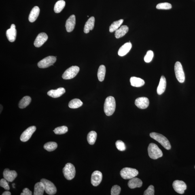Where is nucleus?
<instances>
[{
    "label": "nucleus",
    "mask_w": 195,
    "mask_h": 195,
    "mask_svg": "<svg viewBox=\"0 0 195 195\" xmlns=\"http://www.w3.org/2000/svg\"><path fill=\"white\" fill-rule=\"evenodd\" d=\"M116 109V102L115 98L109 96L105 100L104 106V110L106 115L110 116L113 115Z\"/></svg>",
    "instance_id": "1"
},
{
    "label": "nucleus",
    "mask_w": 195,
    "mask_h": 195,
    "mask_svg": "<svg viewBox=\"0 0 195 195\" xmlns=\"http://www.w3.org/2000/svg\"><path fill=\"white\" fill-rule=\"evenodd\" d=\"M150 137L160 143L165 149L167 150L171 149V146L169 140L163 135L160 133L152 132L150 134Z\"/></svg>",
    "instance_id": "2"
},
{
    "label": "nucleus",
    "mask_w": 195,
    "mask_h": 195,
    "mask_svg": "<svg viewBox=\"0 0 195 195\" xmlns=\"http://www.w3.org/2000/svg\"><path fill=\"white\" fill-rule=\"evenodd\" d=\"M149 156L153 160H157L163 156V153L158 146L154 143H150L148 147Z\"/></svg>",
    "instance_id": "3"
},
{
    "label": "nucleus",
    "mask_w": 195,
    "mask_h": 195,
    "mask_svg": "<svg viewBox=\"0 0 195 195\" xmlns=\"http://www.w3.org/2000/svg\"><path fill=\"white\" fill-rule=\"evenodd\" d=\"M139 174V171L134 168L126 167L123 168L120 172V175L123 179H130L136 177Z\"/></svg>",
    "instance_id": "4"
},
{
    "label": "nucleus",
    "mask_w": 195,
    "mask_h": 195,
    "mask_svg": "<svg viewBox=\"0 0 195 195\" xmlns=\"http://www.w3.org/2000/svg\"><path fill=\"white\" fill-rule=\"evenodd\" d=\"M63 175L65 178L70 180L75 177L76 175V170L75 166L71 163L66 164L62 170Z\"/></svg>",
    "instance_id": "5"
},
{
    "label": "nucleus",
    "mask_w": 195,
    "mask_h": 195,
    "mask_svg": "<svg viewBox=\"0 0 195 195\" xmlns=\"http://www.w3.org/2000/svg\"><path fill=\"white\" fill-rule=\"evenodd\" d=\"M174 69H175L176 77L177 80L181 83L184 82L185 80V74L183 66L180 62H176Z\"/></svg>",
    "instance_id": "6"
},
{
    "label": "nucleus",
    "mask_w": 195,
    "mask_h": 195,
    "mask_svg": "<svg viewBox=\"0 0 195 195\" xmlns=\"http://www.w3.org/2000/svg\"><path fill=\"white\" fill-rule=\"evenodd\" d=\"M79 68L78 66H72L64 72L62 75V78L65 79H69L74 78L79 73Z\"/></svg>",
    "instance_id": "7"
},
{
    "label": "nucleus",
    "mask_w": 195,
    "mask_h": 195,
    "mask_svg": "<svg viewBox=\"0 0 195 195\" xmlns=\"http://www.w3.org/2000/svg\"><path fill=\"white\" fill-rule=\"evenodd\" d=\"M40 181L44 185L45 190L47 194L53 195L56 193V187L52 182L45 179H42Z\"/></svg>",
    "instance_id": "8"
},
{
    "label": "nucleus",
    "mask_w": 195,
    "mask_h": 195,
    "mask_svg": "<svg viewBox=\"0 0 195 195\" xmlns=\"http://www.w3.org/2000/svg\"><path fill=\"white\" fill-rule=\"evenodd\" d=\"M56 58L54 56H49L39 61L38 63V66L41 69H45L50 67L56 62Z\"/></svg>",
    "instance_id": "9"
},
{
    "label": "nucleus",
    "mask_w": 195,
    "mask_h": 195,
    "mask_svg": "<svg viewBox=\"0 0 195 195\" xmlns=\"http://www.w3.org/2000/svg\"><path fill=\"white\" fill-rule=\"evenodd\" d=\"M36 130V128L35 126L29 127L22 134L20 138V140L23 142H26L29 140Z\"/></svg>",
    "instance_id": "10"
},
{
    "label": "nucleus",
    "mask_w": 195,
    "mask_h": 195,
    "mask_svg": "<svg viewBox=\"0 0 195 195\" xmlns=\"http://www.w3.org/2000/svg\"><path fill=\"white\" fill-rule=\"evenodd\" d=\"M174 190L180 194L184 193L186 190L187 186L186 183L183 181L177 180L174 181L172 184Z\"/></svg>",
    "instance_id": "11"
},
{
    "label": "nucleus",
    "mask_w": 195,
    "mask_h": 195,
    "mask_svg": "<svg viewBox=\"0 0 195 195\" xmlns=\"http://www.w3.org/2000/svg\"><path fill=\"white\" fill-rule=\"evenodd\" d=\"M102 174L99 171H94L92 174L91 181L93 186H98L101 183L102 180Z\"/></svg>",
    "instance_id": "12"
},
{
    "label": "nucleus",
    "mask_w": 195,
    "mask_h": 195,
    "mask_svg": "<svg viewBox=\"0 0 195 195\" xmlns=\"http://www.w3.org/2000/svg\"><path fill=\"white\" fill-rule=\"evenodd\" d=\"M48 37L45 33H41L37 35L34 44L37 47H41L48 39Z\"/></svg>",
    "instance_id": "13"
},
{
    "label": "nucleus",
    "mask_w": 195,
    "mask_h": 195,
    "mask_svg": "<svg viewBox=\"0 0 195 195\" xmlns=\"http://www.w3.org/2000/svg\"><path fill=\"white\" fill-rule=\"evenodd\" d=\"M3 174L4 179L9 182H12L18 176V174L14 170L10 171L8 168H6L4 170Z\"/></svg>",
    "instance_id": "14"
},
{
    "label": "nucleus",
    "mask_w": 195,
    "mask_h": 195,
    "mask_svg": "<svg viewBox=\"0 0 195 195\" xmlns=\"http://www.w3.org/2000/svg\"><path fill=\"white\" fill-rule=\"evenodd\" d=\"M135 104L137 107L140 109H146L149 105V100L146 97H140L136 100Z\"/></svg>",
    "instance_id": "15"
},
{
    "label": "nucleus",
    "mask_w": 195,
    "mask_h": 195,
    "mask_svg": "<svg viewBox=\"0 0 195 195\" xmlns=\"http://www.w3.org/2000/svg\"><path fill=\"white\" fill-rule=\"evenodd\" d=\"M16 26L14 24L11 25L10 29L7 30L6 36L7 39L10 42H14L15 40L16 37Z\"/></svg>",
    "instance_id": "16"
},
{
    "label": "nucleus",
    "mask_w": 195,
    "mask_h": 195,
    "mask_svg": "<svg viewBox=\"0 0 195 195\" xmlns=\"http://www.w3.org/2000/svg\"><path fill=\"white\" fill-rule=\"evenodd\" d=\"M76 24V17L75 15H72L66 21V28L68 32H71L74 29Z\"/></svg>",
    "instance_id": "17"
},
{
    "label": "nucleus",
    "mask_w": 195,
    "mask_h": 195,
    "mask_svg": "<svg viewBox=\"0 0 195 195\" xmlns=\"http://www.w3.org/2000/svg\"><path fill=\"white\" fill-rule=\"evenodd\" d=\"M66 92L65 89L63 88H60L56 90H51L47 92V95L53 98L60 97Z\"/></svg>",
    "instance_id": "18"
},
{
    "label": "nucleus",
    "mask_w": 195,
    "mask_h": 195,
    "mask_svg": "<svg viewBox=\"0 0 195 195\" xmlns=\"http://www.w3.org/2000/svg\"><path fill=\"white\" fill-rule=\"evenodd\" d=\"M132 44L130 42H127L119 49L118 52L119 56H123L128 53L132 48Z\"/></svg>",
    "instance_id": "19"
},
{
    "label": "nucleus",
    "mask_w": 195,
    "mask_h": 195,
    "mask_svg": "<svg viewBox=\"0 0 195 195\" xmlns=\"http://www.w3.org/2000/svg\"><path fill=\"white\" fill-rule=\"evenodd\" d=\"M128 185L130 188L133 189L136 187H141L143 185V182L139 178L134 177L129 180Z\"/></svg>",
    "instance_id": "20"
},
{
    "label": "nucleus",
    "mask_w": 195,
    "mask_h": 195,
    "mask_svg": "<svg viewBox=\"0 0 195 195\" xmlns=\"http://www.w3.org/2000/svg\"><path fill=\"white\" fill-rule=\"evenodd\" d=\"M95 24V18L93 16L90 17L85 24L84 32L85 33H88L90 31L94 29Z\"/></svg>",
    "instance_id": "21"
},
{
    "label": "nucleus",
    "mask_w": 195,
    "mask_h": 195,
    "mask_svg": "<svg viewBox=\"0 0 195 195\" xmlns=\"http://www.w3.org/2000/svg\"><path fill=\"white\" fill-rule=\"evenodd\" d=\"M129 28L127 26L123 25L115 31V37L116 39H119L123 37L127 33Z\"/></svg>",
    "instance_id": "22"
},
{
    "label": "nucleus",
    "mask_w": 195,
    "mask_h": 195,
    "mask_svg": "<svg viewBox=\"0 0 195 195\" xmlns=\"http://www.w3.org/2000/svg\"><path fill=\"white\" fill-rule=\"evenodd\" d=\"M40 12V9L38 6L33 7L31 11L29 16V20L30 22H33L37 20Z\"/></svg>",
    "instance_id": "23"
},
{
    "label": "nucleus",
    "mask_w": 195,
    "mask_h": 195,
    "mask_svg": "<svg viewBox=\"0 0 195 195\" xmlns=\"http://www.w3.org/2000/svg\"><path fill=\"white\" fill-rule=\"evenodd\" d=\"M166 87V80L164 76L161 77L160 83L157 88V92L159 95H161L165 91Z\"/></svg>",
    "instance_id": "24"
},
{
    "label": "nucleus",
    "mask_w": 195,
    "mask_h": 195,
    "mask_svg": "<svg viewBox=\"0 0 195 195\" xmlns=\"http://www.w3.org/2000/svg\"><path fill=\"white\" fill-rule=\"evenodd\" d=\"M130 81L131 86L133 87H140L145 84V81L143 79L135 77H131Z\"/></svg>",
    "instance_id": "25"
},
{
    "label": "nucleus",
    "mask_w": 195,
    "mask_h": 195,
    "mask_svg": "<svg viewBox=\"0 0 195 195\" xmlns=\"http://www.w3.org/2000/svg\"><path fill=\"white\" fill-rule=\"evenodd\" d=\"M45 191L44 185L40 181L35 184L34 188V195H43Z\"/></svg>",
    "instance_id": "26"
},
{
    "label": "nucleus",
    "mask_w": 195,
    "mask_h": 195,
    "mask_svg": "<svg viewBox=\"0 0 195 195\" xmlns=\"http://www.w3.org/2000/svg\"><path fill=\"white\" fill-rule=\"evenodd\" d=\"M31 98L29 96H24L20 100L18 106L21 109H23L28 106L31 103Z\"/></svg>",
    "instance_id": "27"
},
{
    "label": "nucleus",
    "mask_w": 195,
    "mask_h": 195,
    "mask_svg": "<svg viewBox=\"0 0 195 195\" xmlns=\"http://www.w3.org/2000/svg\"><path fill=\"white\" fill-rule=\"evenodd\" d=\"M66 2L64 0H60L58 1L55 5L54 11L56 13H59L61 12L64 8Z\"/></svg>",
    "instance_id": "28"
},
{
    "label": "nucleus",
    "mask_w": 195,
    "mask_h": 195,
    "mask_svg": "<svg viewBox=\"0 0 195 195\" xmlns=\"http://www.w3.org/2000/svg\"><path fill=\"white\" fill-rule=\"evenodd\" d=\"M106 69L105 66L102 65L99 66L98 72V77L99 80L102 82L105 78Z\"/></svg>",
    "instance_id": "29"
},
{
    "label": "nucleus",
    "mask_w": 195,
    "mask_h": 195,
    "mask_svg": "<svg viewBox=\"0 0 195 195\" xmlns=\"http://www.w3.org/2000/svg\"><path fill=\"white\" fill-rule=\"evenodd\" d=\"M97 135V133L95 131H92L89 132L87 136V140L89 144H94L96 141Z\"/></svg>",
    "instance_id": "30"
},
{
    "label": "nucleus",
    "mask_w": 195,
    "mask_h": 195,
    "mask_svg": "<svg viewBox=\"0 0 195 195\" xmlns=\"http://www.w3.org/2000/svg\"><path fill=\"white\" fill-rule=\"evenodd\" d=\"M83 105V103L80 99H74L72 100L69 102V107L71 109H77Z\"/></svg>",
    "instance_id": "31"
},
{
    "label": "nucleus",
    "mask_w": 195,
    "mask_h": 195,
    "mask_svg": "<svg viewBox=\"0 0 195 195\" xmlns=\"http://www.w3.org/2000/svg\"><path fill=\"white\" fill-rule=\"evenodd\" d=\"M123 20L120 19L113 22L109 26V32L111 33H112V32L116 31L117 29H118L120 28L121 25L123 24Z\"/></svg>",
    "instance_id": "32"
},
{
    "label": "nucleus",
    "mask_w": 195,
    "mask_h": 195,
    "mask_svg": "<svg viewBox=\"0 0 195 195\" xmlns=\"http://www.w3.org/2000/svg\"><path fill=\"white\" fill-rule=\"evenodd\" d=\"M58 147L57 143L54 142H50L45 144L44 148L47 151H52L55 150Z\"/></svg>",
    "instance_id": "33"
},
{
    "label": "nucleus",
    "mask_w": 195,
    "mask_h": 195,
    "mask_svg": "<svg viewBox=\"0 0 195 195\" xmlns=\"http://www.w3.org/2000/svg\"><path fill=\"white\" fill-rule=\"evenodd\" d=\"M68 131V128L67 126H62L58 127L54 130L55 134H65Z\"/></svg>",
    "instance_id": "34"
},
{
    "label": "nucleus",
    "mask_w": 195,
    "mask_h": 195,
    "mask_svg": "<svg viewBox=\"0 0 195 195\" xmlns=\"http://www.w3.org/2000/svg\"><path fill=\"white\" fill-rule=\"evenodd\" d=\"M172 7L171 4L165 2L158 4L156 5V8L159 9H170Z\"/></svg>",
    "instance_id": "35"
},
{
    "label": "nucleus",
    "mask_w": 195,
    "mask_h": 195,
    "mask_svg": "<svg viewBox=\"0 0 195 195\" xmlns=\"http://www.w3.org/2000/svg\"><path fill=\"white\" fill-rule=\"evenodd\" d=\"M154 57V53L152 51L149 50L146 53L144 59L145 62L149 63L152 60Z\"/></svg>",
    "instance_id": "36"
},
{
    "label": "nucleus",
    "mask_w": 195,
    "mask_h": 195,
    "mask_svg": "<svg viewBox=\"0 0 195 195\" xmlns=\"http://www.w3.org/2000/svg\"><path fill=\"white\" fill-rule=\"evenodd\" d=\"M116 148L119 150L124 151L126 150V146L123 142L121 140H118L115 143Z\"/></svg>",
    "instance_id": "37"
},
{
    "label": "nucleus",
    "mask_w": 195,
    "mask_h": 195,
    "mask_svg": "<svg viewBox=\"0 0 195 195\" xmlns=\"http://www.w3.org/2000/svg\"><path fill=\"white\" fill-rule=\"evenodd\" d=\"M121 189L120 186L115 185L112 187L111 194V195H119L120 194Z\"/></svg>",
    "instance_id": "38"
},
{
    "label": "nucleus",
    "mask_w": 195,
    "mask_h": 195,
    "mask_svg": "<svg viewBox=\"0 0 195 195\" xmlns=\"http://www.w3.org/2000/svg\"><path fill=\"white\" fill-rule=\"evenodd\" d=\"M154 187L152 185L149 186L146 190L144 193V195H154Z\"/></svg>",
    "instance_id": "39"
},
{
    "label": "nucleus",
    "mask_w": 195,
    "mask_h": 195,
    "mask_svg": "<svg viewBox=\"0 0 195 195\" xmlns=\"http://www.w3.org/2000/svg\"><path fill=\"white\" fill-rule=\"evenodd\" d=\"M0 186L4 188L5 190H9L10 189L8 183H7V181L5 179H2L1 180V181H0Z\"/></svg>",
    "instance_id": "40"
},
{
    "label": "nucleus",
    "mask_w": 195,
    "mask_h": 195,
    "mask_svg": "<svg viewBox=\"0 0 195 195\" xmlns=\"http://www.w3.org/2000/svg\"><path fill=\"white\" fill-rule=\"evenodd\" d=\"M21 195H32V193L29 189L27 188H24L23 190V192L20 194Z\"/></svg>",
    "instance_id": "41"
},
{
    "label": "nucleus",
    "mask_w": 195,
    "mask_h": 195,
    "mask_svg": "<svg viewBox=\"0 0 195 195\" xmlns=\"http://www.w3.org/2000/svg\"><path fill=\"white\" fill-rule=\"evenodd\" d=\"M11 193L8 191H5L3 193L2 195H11Z\"/></svg>",
    "instance_id": "42"
},
{
    "label": "nucleus",
    "mask_w": 195,
    "mask_h": 195,
    "mask_svg": "<svg viewBox=\"0 0 195 195\" xmlns=\"http://www.w3.org/2000/svg\"></svg>",
    "instance_id": "43"
}]
</instances>
